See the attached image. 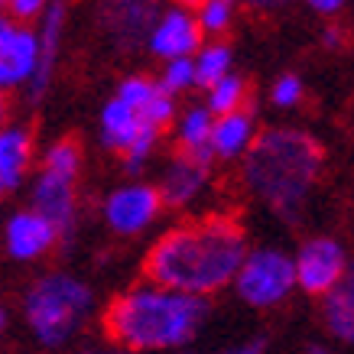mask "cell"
<instances>
[{"mask_svg": "<svg viewBox=\"0 0 354 354\" xmlns=\"http://www.w3.org/2000/svg\"><path fill=\"white\" fill-rule=\"evenodd\" d=\"M247 254V234L234 218L205 215L162 231L143 267L153 283L208 299L234 286Z\"/></svg>", "mask_w": 354, "mask_h": 354, "instance_id": "6da1fadb", "label": "cell"}, {"mask_svg": "<svg viewBox=\"0 0 354 354\" xmlns=\"http://www.w3.org/2000/svg\"><path fill=\"white\" fill-rule=\"evenodd\" d=\"M212 306L205 296L169 290L160 283H137L108 302L104 335L124 351H179L205 328Z\"/></svg>", "mask_w": 354, "mask_h": 354, "instance_id": "7a4b0ae2", "label": "cell"}, {"mask_svg": "<svg viewBox=\"0 0 354 354\" xmlns=\"http://www.w3.org/2000/svg\"><path fill=\"white\" fill-rule=\"evenodd\" d=\"M322 143L296 127H270L244 156V185L283 221H296L319 183Z\"/></svg>", "mask_w": 354, "mask_h": 354, "instance_id": "3957f363", "label": "cell"}, {"mask_svg": "<svg viewBox=\"0 0 354 354\" xmlns=\"http://www.w3.org/2000/svg\"><path fill=\"white\" fill-rule=\"evenodd\" d=\"M91 309H95L91 286L65 270H49L36 277L20 299L23 322L30 328L32 342L46 351H62L65 344H72Z\"/></svg>", "mask_w": 354, "mask_h": 354, "instance_id": "277c9868", "label": "cell"}, {"mask_svg": "<svg viewBox=\"0 0 354 354\" xmlns=\"http://www.w3.org/2000/svg\"><path fill=\"white\" fill-rule=\"evenodd\" d=\"M299 286L296 277V257H290L283 247H254L247 254L244 267L234 279V292L250 309H277Z\"/></svg>", "mask_w": 354, "mask_h": 354, "instance_id": "5b68a950", "label": "cell"}, {"mask_svg": "<svg viewBox=\"0 0 354 354\" xmlns=\"http://www.w3.org/2000/svg\"><path fill=\"white\" fill-rule=\"evenodd\" d=\"M162 13L160 0H97V26L120 53L147 43Z\"/></svg>", "mask_w": 354, "mask_h": 354, "instance_id": "8992f818", "label": "cell"}, {"mask_svg": "<svg viewBox=\"0 0 354 354\" xmlns=\"http://www.w3.org/2000/svg\"><path fill=\"white\" fill-rule=\"evenodd\" d=\"M348 254L335 237H309L302 241L296 250V277H299V290L309 296H332L342 286L344 273H348Z\"/></svg>", "mask_w": 354, "mask_h": 354, "instance_id": "52a82bcc", "label": "cell"}, {"mask_svg": "<svg viewBox=\"0 0 354 354\" xmlns=\"http://www.w3.org/2000/svg\"><path fill=\"white\" fill-rule=\"evenodd\" d=\"M162 195L156 185L147 183H127L118 185L114 192H108L104 205H101V215L104 225L120 237H137L160 218L162 212Z\"/></svg>", "mask_w": 354, "mask_h": 354, "instance_id": "ba28073f", "label": "cell"}, {"mask_svg": "<svg viewBox=\"0 0 354 354\" xmlns=\"http://www.w3.org/2000/svg\"><path fill=\"white\" fill-rule=\"evenodd\" d=\"M75 176L39 169L30 185V208L49 221L59 231L65 244L75 237L78 227V198H75Z\"/></svg>", "mask_w": 354, "mask_h": 354, "instance_id": "9c48e42d", "label": "cell"}, {"mask_svg": "<svg viewBox=\"0 0 354 354\" xmlns=\"http://www.w3.org/2000/svg\"><path fill=\"white\" fill-rule=\"evenodd\" d=\"M39 68V32L17 20L0 23V88H30Z\"/></svg>", "mask_w": 354, "mask_h": 354, "instance_id": "30bf717a", "label": "cell"}, {"mask_svg": "<svg viewBox=\"0 0 354 354\" xmlns=\"http://www.w3.org/2000/svg\"><path fill=\"white\" fill-rule=\"evenodd\" d=\"M59 241H62L59 231L39 212H32V208L13 212L7 218V225H3V250L17 263H32V260L46 257Z\"/></svg>", "mask_w": 354, "mask_h": 354, "instance_id": "8fae6325", "label": "cell"}, {"mask_svg": "<svg viewBox=\"0 0 354 354\" xmlns=\"http://www.w3.org/2000/svg\"><path fill=\"white\" fill-rule=\"evenodd\" d=\"M147 49H150L156 59L162 62H172V59H195L198 49H202V26H198V17L192 10H183V7H172L160 17V23L153 26L150 39H147Z\"/></svg>", "mask_w": 354, "mask_h": 354, "instance_id": "7c38bea8", "label": "cell"}, {"mask_svg": "<svg viewBox=\"0 0 354 354\" xmlns=\"http://www.w3.org/2000/svg\"><path fill=\"white\" fill-rule=\"evenodd\" d=\"M36 32H39V68H36V78L30 85L32 101H39L49 91V85H53L59 53H62V39H65V0H53L49 3V10L43 13Z\"/></svg>", "mask_w": 354, "mask_h": 354, "instance_id": "4fadbf2b", "label": "cell"}, {"mask_svg": "<svg viewBox=\"0 0 354 354\" xmlns=\"http://www.w3.org/2000/svg\"><path fill=\"white\" fill-rule=\"evenodd\" d=\"M208 169L212 166H202V162L189 160V156H176L162 169V179L156 185L166 208H185V205H192L205 192V185H208Z\"/></svg>", "mask_w": 354, "mask_h": 354, "instance_id": "5bb4252c", "label": "cell"}, {"mask_svg": "<svg viewBox=\"0 0 354 354\" xmlns=\"http://www.w3.org/2000/svg\"><path fill=\"white\" fill-rule=\"evenodd\" d=\"M32 162V133L23 124L0 130V192H17Z\"/></svg>", "mask_w": 354, "mask_h": 354, "instance_id": "9a60e30c", "label": "cell"}, {"mask_svg": "<svg viewBox=\"0 0 354 354\" xmlns=\"http://www.w3.org/2000/svg\"><path fill=\"white\" fill-rule=\"evenodd\" d=\"M257 120H254V111H234V114H225V118L215 120V133H212V150H215V160H244L250 147L257 143Z\"/></svg>", "mask_w": 354, "mask_h": 354, "instance_id": "2e32d148", "label": "cell"}, {"mask_svg": "<svg viewBox=\"0 0 354 354\" xmlns=\"http://www.w3.org/2000/svg\"><path fill=\"white\" fill-rule=\"evenodd\" d=\"M215 114L208 108H189L183 118L176 120V147L179 156L212 166L215 162V150H212V133H215Z\"/></svg>", "mask_w": 354, "mask_h": 354, "instance_id": "e0dca14e", "label": "cell"}, {"mask_svg": "<svg viewBox=\"0 0 354 354\" xmlns=\"http://www.w3.org/2000/svg\"><path fill=\"white\" fill-rule=\"evenodd\" d=\"M322 319L332 338H338L342 344H354V260L348 263L342 286L332 296H325Z\"/></svg>", "mask_w": 354, "mask_h": 354, "instance_id": "ac0fdd59", "label": "cell"}, {"mask_svg": "<svg viewBox=\"0 0 354 354\" xmlns=\"http://www.w3.org/2000/svg\"><path fill=\"white\" fill-rule=\"evenodd\" d=\"M195 75H198V88H215L221 78L231 75V49L225 43H208L195 55Z\"/></svg>", "mask_w": 354, "mask_h": 354, "instance_id": "d6986e66", "label": "cell"}, {"mask_svg": "<svg viewBox=\"0 0 354 354\" xmlns=\"http://www.w3.org/2000/svg\"><path fill=\"white\" fill-rule=\"evenodd\" d=\"M244 97H247V85L241 75H231L221 78L215 88H208V104L205 108L212 111L215 118H225V114H234V111L244 108Z\"/></svg>", "mask_w": 354, "mask_h": 354, "instance_id": "ffe728a7", "label": "cell"}, {"mask_svg": "<svg viewBox=\"0 0 354 354\" xmlns=\"http://www.w3.org/2000/svg\"><path fill=\"white\" fill-rule=\"evenodd\" d=\"M39 169H49V172H62V176H75L82 172V150H78L75 140H53L46 147L43 160H39Z\"/></svg>", "mask_w": 354, "mask_h": 354, "instance_id": "44dd1931", "label": "cell"}, {"mask_svg": "<svg viewBox=\"0 0 354 354\" xmlns=\"http://www.w3.org/2000/svg\"><path fill=\"white\" fill-rule=\"evenodd\" d=\"M192 85H198V75H195V59H172V62H162L160 72V88L166 95H183Z\"/></svg>", "mask_w": 354, "mask_h": 354, "instance_id": "7402d4cb", "label": "cell"}, {"mask_svg": "<svg viewBox=\"0 0 354 354\" xmlns=\"http://www.w3.org/2000/svg\"><path fill=\"white\" fill-rule=\"evenodd\" d=\"M198 17V26L208 36H221V32L231 26L234 20V0H205L202 10L195 13Z\"/></svg>", "mask_w": 354, "mask_h": 354, "instance_id": "603a6c76", "label": "cell"}, {"mask_svg": "<svg viewBox=\"0 0 354 354\" xmlns=\"http://www.w3.org/2000/svg\"><path fill=\"white\" fill-rule=\"evenodd\" d=\"M270 101H273V108H296L302 101V78L299 75H279L270 88Z\"/></svg>", "mask_w": 354, "mask_h": 354, "instance_id": "cb8c5ba5", "label": "cell"}, {"mask_svg": "<svg viewBox=\"0 0 354 354\" xmlns=\"http://www.w3.org/2000/svg\"><path fill=\"white\" fill-rule=\"evenodd\" d=\"M49 3L53 0H3V10H7V20L30 23V20H43Z\"/></svg>", "mask_w": 354, "mask_h": 354, "instance_id": "d4e9b609", "label": "cell"}, {"mask_svg": "<svg viewBox=\"0 0 354 354\" xmlns=\"http://www.w3.org/2000/svg\"><path fill=\"white\" fill-rule=\"evenodd\" d=\"M263 351H267L263 338H250V342H241L234 348H225V351H215V354H263Z\"/></svg>", "mask_w": 354, "mask_h": 354, "instance_id": "484cf974", "label": "cell"}, {"mask_svg": "<svg viewBox=\"0 0 354 354\" xmlns=\"http://www.w3.org/2000/svg\"><path fill=\"white\" fill-rule=\"evenodd\" d=\"M315 13H322V17H332V13H338L344 7V0H306Z\"/></svg>", "mask_w": 354, "mask_h": 354, "instance_id": "4316f807", "label": "cell"}, {"mask_svg": "<svg viewBox=\"0 0 354 354\" xmlns=\"http://www.w3.org/2000/svg\"><path fill=\"white\" fill-rule=\"evenodd\" d=\"M250 10H257V13H273V10H283L290 0H244Z\"/></svg>", "mask_w": 354, "mask_h": 354, "instance_id": "83f0119b", "label": "cell"}, {"mask_svg": "<svg viewBox=\"0 0 354 354\" xmlns=\"http://www.w3.org/2000/svg\"><path fill=\"white\" fill-rule=\"evenodd\" d=\"M322 39H325V46H328V49H338V43H342V32L335 30V26H328Z\"/></svg>", "mask_w": 354, "mask_h": 354, "instance_id": "f1b7e54d", "label": "cell"}, {"mask_svg": "<svg viewBox=\"0 0 354 354\" xmlns=\"http://www.w3.org/2000/svg\"><path fill=\"white\" fill-rule=\"evenodd\" d=\"M176 3H179L183 10H195V13H198V10H202V3H205V0H176Z\"/></svg>", "mask_w": 354, "mask_h": 354, "instance_id": "f546056e", "label": "cell"}, {"mask_svg": "<svg viewBox=\"0 0 354 354\" xmlns=\"http://www.w3.org/2000/svg\"><path fill=\"white\" fill-rule=\"evenodd\" d=\"M309 354H335V351H328V348H322V344H309Z\"/></svg>", "mask_w": 354, "mask_h": 354, "instance_id": "4dcf8cb0", "label": "cell"}, {"mask_svg": "<svg viewBox=\"0 0 354 354\" xmlns=\"http://www.w3.org/2000/svg\"><path fill=\"white\" fill-rule=\"evenodd\" d=\"M111 354H137V351H124V348H118V351H111Z\"/></svg>", "mask_w": 354, "mask_h": 354, "instance_id": "1f68e13d", "label": "cell"}]
</instances>
